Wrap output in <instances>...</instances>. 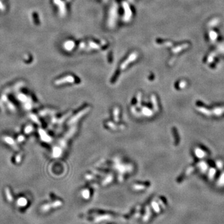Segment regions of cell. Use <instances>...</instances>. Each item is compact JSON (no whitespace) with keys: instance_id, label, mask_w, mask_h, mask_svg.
Here are the masks:
<instances>
[{"instance_id":"6da1fadb","label":"cell","mask_w":224,"mask_h":224,"mask_svg":"<svg viewBox=\"0 0 224 224\" xmlns=\"http://www.w3.org/2000/svg\"><path fill=\"white\" fill-rule=\"evenodd\" d=\"M151 102L153 103V105L154 106V108L155 109L156 111H158V105L157 103V100L156 97L154 95L151 96Z\"/></svg>"},{"instance_id":"7a4b0ae2","label":"cell","mask_w":224,"mask_h":224,"mask_svg":"<svg viewBox=\"0 0 224 224\" xmlns=\"http://www.w3.org/2000/svg\"><path fill=\"white\" fill-rule=\"evenodd\" d=\"M118 113H119V109L118 108H116L114 109L113 111V115H114V119L115 120L116 122H118L119 121V118H118Z\"/></svg>"}]
</instances>
